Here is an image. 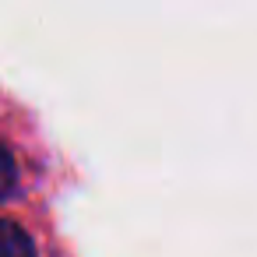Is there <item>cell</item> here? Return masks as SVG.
<instances>
[{
	"mask_svg": "<svg viewBox=\"0 0 257 257\" xmlns=\"http://www.w3.org/2000/svg\"><path fill=\"white\" fill-rule=\"evenodd\" d=\"M0 257H39L36 236L11 215H0Z\"/></svg>",
	"mask_w": 257,
	"mask_h": 257,
	"instance_id": "cell-1",
	"label": "cell"
},
{
	"mask_svg": "<svg viewBox=\"0 0 257 257\" xmlns=\"http://www.w3.org/2000/svg\"><path fill=\"white\" fill-rule=\"evenodd\" d=\"M22 180H25V173H22V155H18L15 141L0 131V201L15 197V194L22 190Z\"/></svg>",
	"mask_w": 257,
	"mask_h": 257,
	"instance_id": "cell-2",
	"label": "cell"
}]
</instances>
